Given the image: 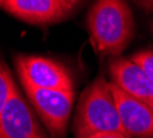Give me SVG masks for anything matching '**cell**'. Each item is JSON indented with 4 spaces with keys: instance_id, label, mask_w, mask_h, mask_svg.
<instances>
[{
    "instance_id": "obj_1",
    "label": "cell",
    "mask_w": 153,
    "mask_h": 138,
    "mask_svg": "<svg viewBox=\"0 0 153 138\" xmlns=\"http://www.w3.org/2000/svg\"><path fill=\"white\" fill-rule=\"evenodd\" d=\"M97 53L120 55L135 33L132 13L126 0H97L87 17Z\"/></svg>"
},
{
    "instance_id": "obj_2",
    "label": "cell",
    "mask_w": 153,
    "mask_h": 138,
    "mask_svg": "<svg viewBox=\"0 0 153 138\" xmlns=\"http://www.w3.org/2000/svg\"><path fill=\"white\" fill-rule=\"evenodd\" d=\"M73 131L75 138H88L100 133L127 134L116 109L109 81L103 76H98L83 91Z\"/></svg>"
},
{
    "instance_id": "obj_3",
    "label": "cell",
    "mask_w": 153,
    "mask_h": 138,
    "mask_svg": "<svg viewBox=\"0 0 153 138\" xmlns=\"http://www.w3.org/2000/svg\"><path fill=\"white\" fill-rule=\"evenodd\" d=\"M15 68L24 87L30 86L61 91H72L75 87L68 68L51 58L18 55L15 58Z\"/></svg>"
},
{
    "instance_id": "obj_4",
    "label": "cell",
    "mask_w": 153,
    "mask_h": 138,
    "mask_svg": "<svg viewBox=\"0 0 153 138\" xmlns=\"http://www.w3.org/2000/svg\"><path fill=\"white\" fill-rule=\"evenodd\" d=\"M26 91L30 104L46 124L47 130L53 137H62L66 131L68 120L71 116L75 91L37 89L26 86Z\"/></svg>"
},
{
    "instance_id": "obj_5",
    "label": "cell",
    "mask_w": 153,
    "mask_h": 138,
    "mask_svg": "<svg viewBox=\"0 0 153 138\" xmlns=\"http://www.w3.org/2000/svg\"><path fill=\"white\" fill-rule=\"evenodd\" d=\"M0 138H48L17 86L0 110Z\"/></svg>"
},
{
    "instance_id": "obj_6",
    "label": "cell",
    "mask_w": 153,
    "mask_h": 138,
    "mask_svg": "<svg viewBox=\"0 0 153 138\" xmlns=\"http://www.w3.org/2000/svg\"><path fill=\"white\" fill-rule=\"evenodd\" d=\"M116 109L126 133L132 138H153V109L109 81Z\"/></svg>"
},
{
    "instance_id": "obj_7",
    "label": "cell",
    "mask_w": 153,
    "mask_h": 138,
    "mask_svg": "<svg viewBox=\"0 0 153 138\" xmlns=\"http://www.w3.org/2000/svg\"><path fill=\"white\" fill-rule=\"evenodd\" d=\"M109 73L112 83L153 109V81L142 68L131 60L116 58L109 64Z\"/></svg>"
},
{
    "instance_id": "obj_8",
    "label": "cell",
    "mask_w": 153,
    "mask_h": 138,
    "mask_svg": "<svg viewBox=\"0 0 153 138\" xmlns=\"http://www.w3.org/2000/svg\"><path fill=\"white\" fill-rule=\"evenodd\" d=\"M1 8L22 21L36 25L58 22L68 14V10L58 0H6Z\"/></svg>"
},
{
    "instance_id": "obj_9",
    "label": "cell",
    "mask_w": 153,
    "mask_h": 138,
    "mask_svg": "<svg viewBox=\"0 0 153 138\" xmlns=\"http://www.w3.org/2000/svg\"><path fill=\"white\" fill-rule=\"evenodd\" d=\"M15 87V83L11 78V73L8 68L6 66L1 58H0V110L6 105L8 97H10L13 89Z\"/></svg>"
},
{
    "instance_id": "obj_10",
    "label": "cell",
    "mask_w": 153,
    "mask_h": 138,
    "mask_svg": "<svg viewBox=\"0 0 153 138\" xmlns=\"http://www.w3.org/2000/svg\"><path fill=\"white\" fill-rule=\"evenodd\" d=\"M130 60L142 68L145 73L149 76V79L153 81V51H150V50L138 51L134 55H131Z\"/></svg>"
},
{
    "instance_id": "obj_11",
    "label": "cell",
    "mask_w": 153,
    "mask_h": 138,
    "mask_svg": "<svg viewBox=\"0 0 153 138\" xmlns=\"http://www.w3.org/2000/svg\"><path fill=\"white\" fill-rule=\"evenodd\" d=\"M88 138H132L127 134H121V133H100V134L90 135Z\"/></svg>"
},
{
    "instance_id": "obj_12",
    "label": "cell",
    "mask_w": 153,
    "mask_h": 138,
    "mask_svg": "<svg viewBox=\"0 0 153 138\" xmlns=\"http://www.w3.org/2000/svg\"><path fill=\"white\" fill-rule=\"evenodd\" d=\"M145 11H153V0H134Z\"/></svg>"
},
{
    "instance_id": "obj_13",
    "label": "cell",
    "mask_w": 153,
    "mask_h": 138,
    "mask_svg": "<svg viewBox=\"0 0 153 138\" xmlns=\"http://www.w3.org/2000/svg\"><path fill=\"white\" fill-rule=\"evenodd\" d=\"M58 1H59V3L62 4L68 11H71V10H73L82 0H58Z\"/></svg>"
},
{
    "instance_id": "obj_14",
    "label": "cell",
    "mask_w": 153,
    "mask_h": 138,
    "mask_svg": "<svg viewBox=\"0 0 153 138\" xmlns=\"http://www.w3.org/2000/svg\"><path fill=\"white\" fill-rule=\"evenodd\" d=\"M4 1H6V0H0V8H1V6H3Z\"/></svg>"
},
{
    "instance_id": "obj_15",
    "label": "cell",
    "mask_w": 153,
    "mask_h": 138,
    "mask_svg": "<svg viewBox=\"0 0 153 138\" xmlns=\"http://www.w3.org/2000/svg\"><path fill=\"white\" fill-rule=\"evenodd\" d=\"M152 31H153V24H152Z\"/></svg>"
}]
</instances>
